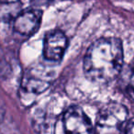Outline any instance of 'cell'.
Returning <instances> with one entry per match:
<instances>
[{
  "label": "cell",
  "instance_id": "obj_2",
  "mask_svg": "<svg viewBox=\"0 0 134 134\" xmlns=\"http://www.w3.org/2000/svg\"><path fill=\"white\" fill-rule=\"evenodd\" d=\"M129 112L119 103H109L99 111L97 117L96 134H122L128 122Z\"/></svg>",
  "mask_w": 134,
  "mask_h": 134
},
{
  "label": "cell",
  "instance_id": "obj_8",
  "mask_svg": "<svg viewBox=\"0 0 134 134\" xmlns=\"http://www.w3.org/2000/svg\"><path fill=\"white\" fill-rule=\"evenodd\" d=\"M125 88H126V93L132 99H134V71H132V73L129 76Z\"/></svg>",
  "mask_w": 134,
  "mask_h": 134
},
{
  "label": "cell",
  "instance_id": "obj_1",
  "mask_svg": "<svg viewBox=\"0 0 134 134\" xmlns=\"http://www.w3.org/2000/svg\"><path fill=\"white\" fill-rule=\"evenodd\" d=\"M123 46L116 38H101L87 50L84 60L86 77L95 83L111 82L120 74L123 65Z\"/></svg>",
  "mask_w": 134,
  "mask_h": 134
},
{
  "label": "cell",
  "instance_id": "obj_7",
  "mask_svg": "<svg viewBox=\"0 0 134 134\" xmlns=\"http://www.w3.org/2000/svg\"><path fill=\"white\" fill-rule=\"evenodd\" d=\"M48 86L45 81H42L41 79L34 78V77H28L25 79L23 82V87L26 91L30 92V93H35L39 94L46 90V87Z\"/></svg>",
  "mask_w": 134,
  "mask_h": 134
},
{
  "label": "cell",
  "instance_id": "obj_5",
  "mask_svg": "<svg viewBox=\"0 0 134 134\" xmlns=\"http://www.w3.org/2000/svg\"><path fill=\"white\" fill-rule=\"evenodd\" d=\"M41 13L39 9H28L22 11L14 20V30L22 36H31L40 28Z\"/></svg>",
  "mask_w": 134,
  "mask_h": 134
},
{
  "label": "cell",
  "instance_id": "obj_9",
  "mask_svg": "<svg viewBox=\"0 0 134 134\" xmlns=\"http://www.w3.org/2000/svg\"><path fill=\"white\" fill-rule=\"evenodd\" d=\"M124 132L125 134H134V118L127 122Z\"/></svg>",
  "mask_w": 134,
  "mask_h": 134
},
{
  "label": "cell",
  "instance_id": "obj_3",
  "mask_svg": "<svg viewBox=\"0 0 134 134\" xmlns=\"http://www.w3.org/2000/svg\"><path fill=\"white\" fill-rule=\"evenodd\" d=\"M65 134H96L89 118L81 108L70 107L63 115Z\"/></svg>",
  "mask_w": 134,
  "mask_h": 134
},
{
  "label": "cell",
  "instance_id": "obj_4",
  "mask_svg": "<svg viewBox=\"0 0 134 134\" xmlns=\"http://www.w3.org/2000/svg\"><path fill=\"white\" fill-rule=\"evenodd\" d=\"M68 46V40L61 30H52L47 33L43 45V56L46 60L59 62L63 59Z\"/></svg>",
  "mask_w": 134,
  "mask_h": 134
},
{
  "label": "cell",
  "instance_id": "obj_10",
  "mask_svg": "<svg viewBox=\"0 0 134 134\" xmlns=\"http://www.w3.org/2000/svg\"><path fill=\"white\" fill-rule=\"evenodd\" d=\"M52 1H53V0H32V2L38 6H44V5L51 3Z\"/></svg>",
  "mask_w": 134,
  "mask_h": 134
},
{
  "label": "cell",
  "instance_id": "obj_6",
  "mask_svg": "<svg viewBox=\"0 0 134 134\" xmlns=\"http://www.w3.org/2000/svg\"><path fill=\"white\" fill-rule=\"evenodd\" d=\"M22 12L21 0H0V21L8 22Z\"/></svg>",
  "mask_w": 134,
  "mask_h": 134
},
{
  "label": "cell",
  "instance_id": "obj_11",
  "mask_svg": "<svg viewBox=\"0 0 134 134\" xmlns=\"http://www.w3.org/2000/svg\"><path fill=\"white\" fill-rule=\"evenodd\" d=\"M130 68H131L132 71H134V60L132 61V63H131V67H130Z\"/></svg>",
  "mask_w": 134,
  "mask_h": 134
}]
</instances>
